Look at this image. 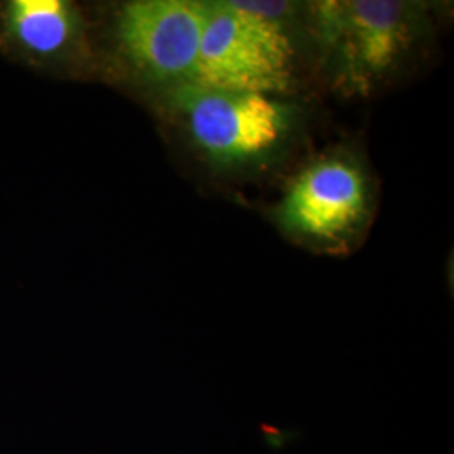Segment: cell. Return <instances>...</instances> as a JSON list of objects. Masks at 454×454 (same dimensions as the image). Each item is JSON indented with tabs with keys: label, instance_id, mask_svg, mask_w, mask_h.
<instances>
[{
	"label": "cell",
	"instance_id": "6",
	"mask_svg": "<svg viewBox=\"0 0 454 454\" xmlns=\"http://www.w3.org/2000/svg\"><path fill=\"white\" fill-rule=\"evenodd\" d=\"M4 26L19 48L49 58L78 39L82 19L63 0H14L5 7Z\"/></svg>",
	"mask_w": 454,
	"mask_h": 454
},
{
	"label": "cell",
	"instance_id": "4",
	"mask_svg": "<svg viewBox=\"0 0 454 454\" xmlns=\"http://www.w3.org/2000/svg\"><path fill=\"white\" fill-rule=\"evenodd\" d=\"M206 0H137L121 7L120 48L148 82L170 90L194 80L206 29Z\"/></svg>",
	"mask_w": 454,
	"mask_h": 454
},
{
	"label": "cell",
	"instance_id": "3",
	"mask_svg": "<svg viewBox=\"0 0 454 454\" xmlns=\"http://www.w3.org/2000/svg\"><path fill=\"white\" fill-rule=\"evenodd\" d=\"M195 148L215 167L234 168L276 153L294 125L292 106L276 97L185 82L165 91Z\"/></svg>",
	"mask_w": 454,
	"mask_h": 454
},
{
	"label": "cell",
	"instance_id": "1",
	"mask_svg": "<svg viewBox=\"0 0 454 454\" xmlns=\"http://www.w3.org/2000/svg\"><path fill=\"white\" fill-rule=\"evenodd\" d=\"M419 4L399 0H324L311 24L337 88L369 95L404 65L424 33Z\"/></svg>",
	"mask_w": 454,
	"mask_h": 454
},
{
	"label": "cell",
	"instance_id": "2",
	"mask_svg": "<svg viewBox=\"0 0 454 454\" xmlns=\"http://www.w3.org/2000/svg\"><path fill=\"white\" fill-rule=\"evenodd\" d=\"M192 82L211 90L278 97L293 82L294 48L279 12L285 4L207 2Z\"/></svg>",
	"mask_w": 454,
	"mask_h": 454
},
{
	"label": "cell",
	"instance_id": "5",
	"mask_svg": "<svg viewBox=\"0 0 454 454\" xmlns=\"http://www.w3.org/2000/svg\"><path fill=\"white\" fill-rule=\"evenodd\" d=\"M369 180L357 163L325 157L301 170L278 206L286 232L313 243H341L367 223Z\"/></svg>",
	"mask_w": 454,
	"mask_h": 454
}]
</instances>
